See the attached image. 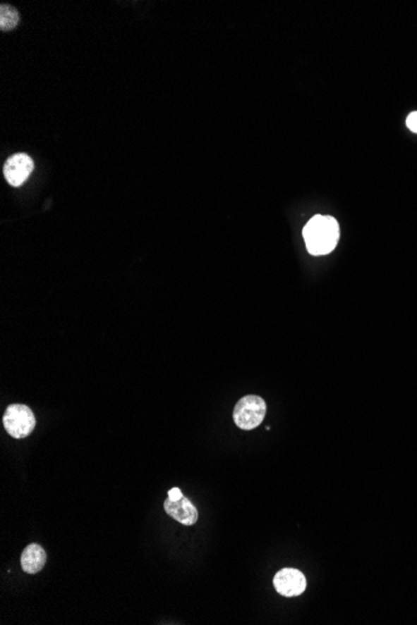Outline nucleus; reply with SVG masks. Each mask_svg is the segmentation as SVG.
Returning <instances> with one entry per match:
<instances>
[{"label": "nucleus", "instance_id": "f257e3e1", "mask_svg": "<svg viewBox=\"0 0 417 625\" xmlns=\"http://www.w3.org/2000/svg\"><path fill=\"white\" fill-rule=\"evenodd\" d=\"M306 249L311 255H327L340 239L339 223L332 216L315 215L303 230Z\"/></svg>", "mask_w": 417, "mask_h": 625}, {"label": "nucleus", "instance_id": "f03ea898", "mask_svg": "<svg viewBox=\"0 0 417 625\" xmlns=\"http://www.w3.org/2000/svg\"><path fill=\"white\" fill-rule=\"evenodd\" d=\"M266 416V403L256 395L241 398L234 408V422L238 428L251 431L262 423Z\"/></svg>", "mask_w": 417, "mask_h": 625}, {"label": "nucleus", "instance_id": "7ed1b4c3", "mask_svg": "<svg viewBox=\"0 0 417 625\" xmlns=\"http://www.w3.org/2000/svg\"><path fill=\"white\" fill-rule=\"evenodd\" d=\"M3 424L6 432L17 440H22L30 435L35 428V417L33 411L25 404H11L3 416Z\"/></svg>", "mask_w": 417, "mask_h": 625}, {"label": "nucleus", "instance_id": "20e7f679", "mask_svg": "<svg viewBox=\"0 0 417 625\" xmlns=\"http://www.w3.org/2000/svg\"><path fill=\"white\" fill-rule=\"evenodd\" d=\"M308 582L301 571L294 568H285L277 571L274 576V587L277 592L287 598L301 595L306 589Z\"/></svg>", "mask_w": 417, "mask_h": 625}, {"label": "nucleus", "instance_id": "39448f33", "mask_svg": "<svg viewBox=\"0 0 417 625\" xmlns=\"http://www.w3.org/2000/svg\"><path fill=\"white\" fill-rule=\"evenodd\" d=\"M33 169V159L28 156L27 154H16L4 163V176L8 184L18 187L29 179Z\"/></svg>", "mask_w": 417, "mask_h": 625}, {"label": "nucleus", "instance_id": "423d86ee", "mask_svg": "<svg viewBox=\"0 0 417 625\" xmlns=\"http://www.w3.org/2000/svg\"><path fill=\"white\" fill-rule=\"evenodd\" d=\"M164 509L168 513V516L183 526H194L199 519L196 507L186 497L176 500L168 498L164 502Z\"/></svg>", "mask_w": 417, "mask_h": 625}, {"label": "nucleus", "instance_id": "0eeeda50", "mask_svg": "<svg viewBox=\"0 0 417 625\" xmlns=\"http://www.w3.org/2000/svg\"><path fill=\"white\" fill-rule=\"evenodd\" d=\"M23 571L28 574H37L43 569L47 563V553L42 545L33 543L29 544L25 550H23L22 558Z\"/></svg>", "mask_w": 417, "mask_h": 625}, {"label": "nucleus", "instance_id": "6e6552de", "mask_svg": "<svg viewBox=\"0 0 417 625\" xmlns=\"http://www.w3.org/2000/svg\"><path fill=\"white\" fill-rule=\"evenodd\" d=\"M19 23V13L16 8L8 4H1L0 6V29L1 30H11L17 27Z\"/></svg>", "mask_w": 417, "mask_h": 625}, {"label": "nucleus", "instance_id": "1a4fd4ad", "mask_svg": "<svg viewBox=\"0 0 417 625\" xmlns=\"http://www.w3.org/2000/svg\"><path fill=\"white\" fill-rule=\"evenodd\" d=\"M407 128L412 131V132H416L417 134V111H413L411 114L409 115V118L406 119Z\"/></svg>", "mask_w": 417, "mask_h": 625}, {"label": "nucleus", "instance_id": "9d476101", "mask_svg": "<svg viewBox=\"0 0 417 625\" xmlns=\"http://www.w3.org/2000/svg\"><path fill=\"white\" fill-rule=\"evenodd\" d=\"M184 495L181 493V490L178 488V487H175V488H171V490H169L168 498L171 500H180V498H183Z\"/></svg>", "mask_w": 417, "mask_h": 625}]
</instances>
